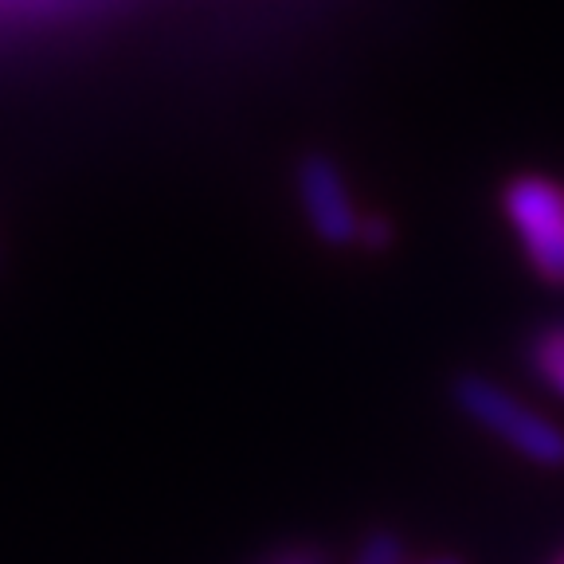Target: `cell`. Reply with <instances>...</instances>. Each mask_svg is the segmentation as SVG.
<instances>
[{"mask_svg":"<svg viewBox=\"0 0 564 564\" xmlns=\"http://www.w3.org/2000/svg\"><path fill=\"white\" fill-rule=\"evenodd\" d=\"M502 208L541 279L564 286V188L545 176H513Z\"/></svg>","mask_w":564,"mask_h":564,"instance_id":"2","label":"cell"},{"mask_svg":"<svg viewBox=\"0 0 564 564\" xmlns=\"http://www.w3.org/2000/svg\"><path fill=\"white\" fill-rule=\"evenodd\" d=\"M455 400L470 420L482 423L486 432H494L506 447L525 455L529 463H541V467H561L564 463L561 427L549 423L545 415L529 412V408L521 404L518 397H510L506 388L490 384V380H482V377H458Z\"/></svg>","mask_w":564,"mask_h":564,"instance_id":"1","label":"cell"},{"mask_svg":"<svg viewBox=\"0 0 564 564\" xmlns=\"http://www.w3.org/2000/svg\"><path fill=\"white\" fill-rule=\"evenodd\" d=\"M423 564H458V561H423Z\"/></svg>","mask_w":564,"mask_h":564,"instance_id":"6","label":"cell"},{"mask_svg":"<svg viewBox=\"0 0 564 564\" xmlns=\"http://www.w3.org/2000/svg\"><path fill=\"white\" fill-rule=\"evenodd\" d=\"M357 564H404V541L397 533H372Z\"/></svg>","mask_w":564,"mask_h":564,"instance_id":"5","label":"cell"},{"mask_svg":"<svg viewBox=\"0 0 564 564\" xmlns=\"http://www.w3.org/2000/svg\"><path fill=\"white\" fill-rule=\"evenodd\" d=\"M561 564H564V561H561Z\"/></svg>","mask_w":564,"mask_h":564,"instance_id":"7","label":"cell"},{"mask_svg":"<svg viewBox=\"0 0 564 564\" xmlns=\"http://www.w3.org/2000/svg\"><path fill=\"white\" fill-rule=\"evenodd\" d=\"M299 200H302L310 228L326 239V243L341 247L357 239L361 220H357V208H352V200H349L345 176L337 173V165L329 158L314 153V158H306L299 165Z\"/></svg>","mask_w":564,"mask_h":564,"instance_id":"3","label":"cell"},{"mask_svg":"<svg viewBox=\"0 0 564 564\" xmlns=\"http://www.w3.org/2000/svg\"><path fill=\"white\" fill-rule=\"evenodd\" d=\"M525 357H529V365H533V372L553 388L556 397H564V322L541 326L538 334H533V341H529Z\"/></svg>","mask_w":564,"mask_h":564,"instance_id":"4","label":"cell"}]
</instances>
